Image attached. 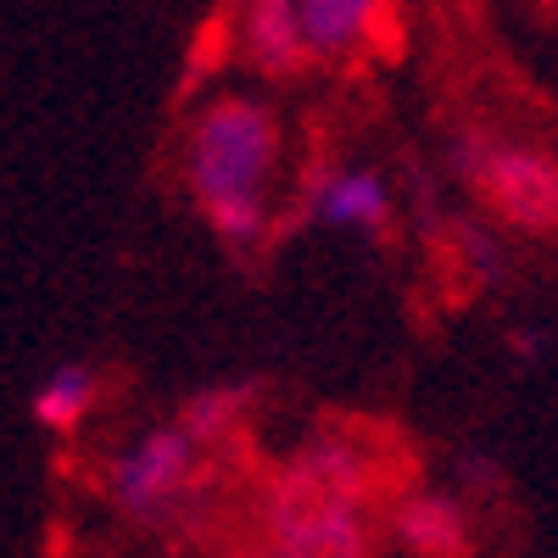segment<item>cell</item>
Returning a JSON list of instances; mask_svg holds the SVG:
<instances>
[{
    "mask_svg": "<svg viewBox=\"0 0 558 558\" xmlns=\"http://www.w3.org/2000/svg\"><path fill=\"white\" fill-rule=\"evenodd\" d=\"M386 441L324 425L263 486V558H375V502L386 492Z\"/></svg>",
    "mask_w": 558,
    "mask_h": 558,
    "instance_id": "1",
    "label": "cell"
},
{
    "mask_svg": "<svg viewBox=\"0 0 558 558\" xmlns=\"http://www.w3.org/2000/svg\"><path fill=\"white\" fill-rule=\"evenodd\" d=\"M279 118L257 96H213L184 134V191L229 252H257L274 229Z\"/></svg>",
    "mask_w": 558,
    "mask_h": 558,
    "instance_id": "2",
    "label": "cell"
},
{
    "mask_svg": "<svg viewBox=\"0 0 558 558\" xmlns=\"http://www.w3.org/2000/svg\"><path fill=\"white\" fill-rule=\"evenodd\" d=\"M196 475L202 447L179 425H151L107 463V497L129 525H162L196 492Z\"/></svg>",
    "mask_w": 558,
    "mask_h": 558,
    "instance_id": "3",
    "label": "cell"
},
{
    "mask_svg": "<svg viewBox=\"0 0 558 558\" xmlns=\"http://www.w3.org/2000/svg\"><path fill=\"white\" fill-rule=\"evenodd\" d=\"M470 191L481 207L520 235H558V157L514 140H492V151Z\"/></svg>",
    "mask_w": 558,
    "mask_h": 558,
    "instance_id": "4",
    "label": "cell"
},
{
    "mask_svg": "<svg viewBox=\"0 0 558 558\" xmlns=\"http://www.w3.org/2000/svg\"><path fill=\"white\" fill-rule=\"evenodd\" d=\"M296 23L313 68H341L357 62L363 51H386L397 12L380 0H296Z\"/></svg>",
    "mask_w": 558,
    "mask_h": 558,
    "instance_id": "5",
    "label": "cell"
},
{
    "mask_svg": "<svg viewBox=\"0 0 558 558\" xmlns=\"http://www.w3.org/2000/svg\"><path fill=\"white\" fill-rule=\"evenodd\" d=\"M307 218L341 235H368L380 241L397 218V191L375 168H324L307 184Z\"/></svg>",
    "mask_w": 558,
    "mask_h": 558,
    "instance_id": "6",
    "label": "cell"
},
{
    "mask_svg": "<svg viewBox=\"0 0 558 558\" xmlns=\"http://www.w3.org/2000/svg\"><path fill=\"white\" fill-rule=\"evenodd\" d=\"M391 536L413 558H470L475 553V520L452 492H402L391 502Z\"/></svg>",
    "mask_w": 558,
    "mask_h": 558,
    "instance_id": "7",
    "label": "cell"
},
{
    "mask_svg": "<svg viewBox=\"0 0 558 558\" xmlns=\"http://www.w3.org/2000/svg\"><path fill=\"white\" fill-rule=\"evenodd\" d=\"M235 57L263 78H296L307 73V45L296 23V0H252L235 12Z\"/></svg>",
    "mask_w": 558,
    "mask_h": 558,
    "instance_id": "8",
    "label": "cell"
},
{
    "mask_svg": "<svg viewBox=\"0 0 558 558\" xmlns=\"http://www.w3.org/2000/svg\"><path fill=\"white\" fill-rule=\"evenodd\" d=\"M101 402V375L89 363H57L51 375H39L28 391V418L51 436H73Z\"/></svg>",
    "mask_w": 558,
    "mask_h": 558,
    "instance_id": "9",
    "label": "cell"
},
{
    "mask_svg": "<svg viewBox=\"0 0 558 558\" xmlns=\"http://www.w3.org/2000/svg\"><path fill=\"white\" fill-rule=\"evenodd\" d=\"M252 402H257V391H252L246 380L202 386V391L184 397V408H179L173 425L207 452V447H223V441H235V436H241V425L252 418Z\"/></svg>",
    "mask_w": 558,
    "mask_h": 558,
    "instance_id": "10",
    "label": "cell"
},
{
    "mask_svg": "<svg viewBox=\"0 0 558 558\" xmlns=\"http://www.w3.org/2000/svg\"><path fill=\"white\" fill-rule=\"evenodd\" d=\"M447 252H452V263L470 274L481 291L502 286L508 252H502V241H497V229H486V223H475V218H452V223H447Z\"/></svg>",
    "mask_w": 558,
    "mask_h": 558,
    "instance_id": "11",
    "label": "cell"
},
{
    "mask_svg": "<svg viewBox=\"0 0 558 558\" xmlns=\"http://www.w3.org/2000/svg\"><path fill=\"white\" fill-rule=\"evenodd\" d=\"M229 57H235V12H213L191 34V51H184V62H179V96H196Z\"/></svg>",
    "mask_w": 558,
    "mask_h": 558,
    "instance_id": "12",
    "label": "cell"
},
{
    "mask_svg": "<svg viewBox=\"0 0 558 558\" xmlns=\"http://www.w3.org/2000/svg\"><path fill=\"white\" fill-rule=\"evenodd\" d=\"M508 352H514L520 363H542V352H547V330H536V324H525V330H508Z\"/></svg>",
    "mask_w": 558,
    "mask_h": 558,
    "instance_id": "13",
    "label": "cell"
}]
</instances>
